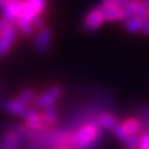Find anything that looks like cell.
I'll return each instance as SVG.
<instances>
[{
    "label": "cell",
    "mask_w": 149,
    "mask_h": 149,
    "mask_svg": "<svg viewBox=\"0 0 149 149\" xmlns=\"http://www.w3.org/2000/svg\"><path fill=\"white\" fill-rule=\"evenodd\" d=\"M97 120H98V124L101 125V128L108 129L112 133H113V130L119 125L118 120L116 119L114 116H112L111 113H102Z\"/></svg>",
    "instance_id": "obj_12"
},
{
    "label": "cell",
    "mask_w": 149,
    "mask_h": 149,
    "mask_svg": "<svg viewBox=\"0 0 149 149\" xmlns=\"http://www.w3.org/2000/svg\"><path fill=\"white\" fill-rule=\"evenodd\" d=\"M19 34V29L15 24H11L8 27V30L0 36V58H4L10 52L13 45L15 44V40Z\"/></svg>",
    "instance_id": "obj_3"
},
{
    "label": "cell",
    "mask_w": 149,
    "mask_h": 149,
    "mask_svg": "<svg viewBox=\"0 0 149 149\" xmlns=\"http://www.w3.org/2000/svg\"><path fill=\"white\" fill-rule=\"evenodd\" d=\"M51 42V31L49 29H42L39 30L35 39V49L37 52H46Z\"/></svg>",
    "instance_id": "obj_8"
},
{
    "label": "cell",
    "mask_w": 149,
    "mask_h": 149,
    "mask_svg": "<svg viewBox=\"0 0 149 149\" xmlns=\"http://www.w3.org/2000/svg\"><path fill=\"white\" fill-rule=\"evenodd\" d=\"M136 16L142 21V32L149 35V8L141 0H136Z\"/></svg>",
    "instance_id": "obj_6"
},
{
    "label": "cell",
    "mask_w": 149,
    "mask_h": 149,
    "mask_svg": "<svg viewBox=\"0 0 149 149\" xmlns=\"http://www.w3.org/2000/svg\"><path fill=\"white\" fill-rule=\"evenodd\" d=\"M124 143L127 146V149H138L139 143H141V137L138 134H132V136H128Z\"/></svg>",
    "instance_id": "obj_20"
},
{
    "label": "cell",
    "mask_w": 149,
    "mask_h": 149,
    "mask_svg": "<svg viewBox=\"0 0 149 149\" xmlns=\"http://www.w3.org/2000/svg\"><path fill=\"white\" fill-rule=\"evenodd\" d=\"M104 21L106 20H104L103 13H102L101 8L98 6V8L92 9L86 15L85 20H83V27H85V30H87V31H95L98 29Z\"/></svg>",
    "instance_id": "obj_5"
},
{
    "label": "cell",
    "mask_w": 149,
    "mask_h": 149,
    "mask_svg": "<svg viewBox=\"0 0 149 149\" xmlns=\"http://www.w3.org/2000/svg\"><path fill=\"white\" fill-rule=\"evenodd\" d=\"M15 25H16V27L19 29V31H20L21 34L26 35V36H30V35L34 34V30H35L34 24H32L30 20L25 19V17L19 16V19H17L16 22H15Z\"/></svg>",
    "instance_id": "obj_13"
},
{
    "label": "cell",
    "mask_w": 149,
    "mask_h": 149,
    "mask_svg": "<svg viewBox=\"0 0 149 149\" xmlns=\"http://www.w3.org/2000/svg\"><path fill=\"white\" fill-rule=\"evenodd\" d=\"M30 1H32L35 4V5L37 6V9L41 11H44L45 9H46V0H30Z\"/></svg>",
    "instance_id": "obj_24"
},
{
    "label": "cell",
    "mask_w": 149,
    "mask_h": 149,
    "mask_svg": "<svg viewBox=\"0 0 149 149\" xmlns=\"http://www.w3.org/2000/svg\"><path fill=\"white\" fill-rule=\"evenodd\" d=\"M101 10L103 13L104 20L108 21H117V20H123V11L122 8L114 6V5H108V4H101Z\"/></svg>",
    "instance_id": "obj_9"
},
{
    "label": "cell",
    "mask_w": 149,
    "mask_h": 149,
    "mask_svg": "<svg viewBox=\"0 0 149 149\" xmlns=\"http://www.w3.org/2000/svg\"><path fill=\"white\" fill-rule=\"evenodd\" d=\"M138 120L141 123V130L149 132V106H146L142 108Z\"/></svg>",
    "instance_id": "obj_19"
},
{
    "label": "cell",
    "mask_w": 149,
    "mask_h": 149,
    "mask_svg": "<svg viewBox=\"0 0 149 149\" xmlns=\"http://www.w3.org/2000/svg\"><path fill=\"white\" fill-rule=\"evenodd\" d=\"M16 100L26 107L27 104L30 103V102H34V100H35V93H34V91H32V90H25V91L20 92L16 96Z\"/></svg>",
    "instance_id": "obj_18"
},
{
    "label": "cell",
    "mask_w": 149,
    "mask_h": 149,
    "mask_svg": "<svg viewBox=\"0 0 149 149\" xmlns=\"http://www.w3.org/2000/svg\"><path fill=\"white\" fill-rule=\"evenodd\" d=\"M122 125H123L124 130L129 134V136H132V134H138V132L141 130V123H139V120L136 119V118L127 119Z\"/></svg>",
    "instance_id": "obj_16"
},
{
    "label": "cell",
    "mask_w": 149,
    "mask_h": 149,
    "mask_svg": "<svg viewBox=\"0 0 149 149\" xmlns=\"http://www.w3.org/2000/svg\"><path fill=\"white\" fill-rule=\"evenodd\" d=\"M0 91H1V82H0Z\"/></svg>",
    "instance_id": "obj_26"
},
{
    "label": "cell",
    "mask_w": 149,
    "mask_h": 149,
    "mask_svg": "<svg viewBox=\"0 0 149 149\" xmlns=\"http://www.w3.org/2000/svg\"><path fill=\"white\" fill-rule=\"evenodd\" d=\"M123 11V21L136 16V0H129L122 6Z\"/></svg>",
    "instance_id": "obj_17"
},
{
    "label": "cell",
    "mask_w": 149,
    "mask_h": 149,
    "mask_svg": "<svg viewBox=\"0 0 149 149\" xmlns=\"http://www.w3.org/2000/svg\"><path fill=\"white\" fill-rule=\"evenodd\" d=\"M65 149H66V148H65Z\"/></svg>",
    "instance_id": "obj_29"
},
{
    "label": "cell",
    "mask_w": 149,
    "mask_h": 149,
    "mask_svg": "<svg viewBox=\"0 0 149 149\" xmlns=\"http://www.w3.org/2000/svg\"><path fill=\"white\" fill-rule=\"evenodd\" d=\"M62 87L60 86H55V87H51L50 90L45 91L44 93H41L40 96L35 97L34 100V104L37 108H46L49 106H52L55 103L56 100H58L60 97L62 96Z\"/></svg>",
    "instance_id": "obj_2"
},
{
    "label": "cell",
    "mask_w": 149,
    "mask_h": 149,
    "mask_svg": "<svg viewBox=\"0 0 149 149\" xmlns=\"http://www.w3.org/2000/svg\"><path fill=\"white\" fill-rule=\"evenodd\" d=\"M10 25H11L10 22H9L8 20H5L4 17L0 19V36H1V35L4 34V32H5V31L8 30V27L10 26Z\"/></svg>",
    "instance_id": "obj_23"
},
{
    "label": "cell",
    "mask_w": 149,
    "mask_h": 149,
    "mask_svg": "<svg viewBox=\"0 0 149 149\" xmlns=\"http://www.w3.org/2000/svg\"><path fill=\"white\" fill-rule=\"evenodd\" d=\"M20 16L27 19L31 22H34L35 19L40 16V10L30 0H22V10H21Z\"/></svg>",
    "instance_id": "obj_11"
},
{
    "label": "cell",
    "mask_w": 149,
    "mask_h": 149,
    "mask_svg": "<svg viewBox=\"0 0 149 149\" xmlns=\"http://www.w3.org/2000/svg\"><path fill=\"white\" fill-rule=\"evenodd\" d=\"M139 148L142 149H149V132L143 134L141 137V143H139Z\"/></svg>",
    "instance_id": "obj_21"
},
{
    "label": "cell",
    "mask_w": 149,
    "mask_h": 149,
    "mask_svg": "<svg viewBox=\"0 0 149 149\" xmlns=\"http://www.w3.org/2000/svg\"><path fill=\"white\" fill-rule=\"evenodd\" d=\"M26 107L20 103L16 98L15 100H9V98H1L0 100V109L6 112L13 116H21L22 112L25 111Z\"/></svg>",
    "instance_id": "obj_7"
},
{
    "label": "cell",
    "mask_w": 149,
    "mask_h": 149,
    "mask_svg": "<svg viewBox=\"0 0 149 149\" xmlns=\"http://www.w3.org/2000/svg\"><path fill=\"white\" fill-rule=\"evenodd\" d=\"M127 1H129V0H103L102 3H103V4H108V5H114V6L122 8Z\"/></svg>",
    "instance_id": "obj_22"
},
{
    "label": "cell",
    "mask_w": 149,
    "mask_h": 149,
    "mask_svg": "<svg viewBox=\"0 0 149 149\" xmlns=\"http://www.w3.org/2000/svg\"><path fill=\"white\" fill-rule=\"evenodd\" d=\"M139 149H142V148H139Z\"/></svg>",
    "instance_id": "obj_27"
},
{
    "label": "cell",
    "mask_w": 149,
    "mask_h": 149,
    "mask_svg": "<svg viewBox=\"0 0 149 149\" xmlns=\"http://www.w3.org/2000/svg\"><path fill=\"white\" fill-rule=\"evenodd\" d=\"M42 118L47 125L50 127L51 124H54L57 119V111H56V107L52 104V106H49L44 108V112H42Z\"/></svg>",
    "instance_id": "obj_15"
},
{
    "label": "cell",
    "mask_w": 149,
    "mask_h": 149,
    "mask_svg": "<svg viewBox=\"0 0 149 149\" xmlns=\"http://www.w3.org/2000/svg\"><path fill=\"white\" fill-rule=\"evenodd\" d=\"M9 1H10V0H0V8H3V6L5 5V4H8Z\"/></svg>",
    "instance_id": "obj_25"
},
{
    "label": "cell",
    "mask_w": 149,
    "mask_h": 149,
    "mask_svg": "<svg viewBox=\"0 0 149 149\" xmlns=\"http://www.w3.org/2000/svg\"><path fill=\"white\" fill-rule=\"evenodd\" d=\"M148 8H149V5H148Z\"/></svg>",
    "instance_id": "obj_28"
},
{
    "label": "cell",
    "mask_w": 149,
    "mask_h": 149,
    "mask_svg": "<svg viewBox=\"0 0 149 149\" xmlns=\"http://www.w3.org/2000/svg\"><path fill=\"white\" fill-rule=\"evenodd\" d=\"M0 9L5 20H8L10 24H15L22 10V0H10Z\"/></svg>",
    "instance_id": "obj_4"
},
{
    "label": "cell",
    "mask_w": 149,
    "mask_h": 149,
    "mask_svg": "<svg viewBox=\"0 0 149 149\" xmlns=\"http://www.w3.org/2000/svg\"><path fill=\"white\" fill-rule=\"evenodd\" d=\"M124 22H125V29L130 34H139V32H142V21L139 17L133 16L128 19V20H125Z\"/></svg>",
    "instance_id": "obj_14"
},
{
    "label": "cell",
    "mask_w": 149,
    "mask_h": 149,
    "mask_svg": "<svg viewBox=\"0 0 149 149\" xmlns=\"http://www.w3.org/2000/svg\"><path fill=\"white\" fill-rule=\"evenodd\" d=\"M4 149H19L20 148V132L15 129H10L3 137Z\"/></svg>",
    "instance_id": "obj_10"
},
{
    "label": "cell",
    "mask_w": 149,
    "mask_h": 149,
    "mask_svg": "<svg viewBox=\"0 0 149 149\" xmlns=\"http://www.w3.org/2000/svg\"><path fill=\"white\" fill-rule=\"evenodd\" d=\"M101 137V125L98 120L90 122L78 128L71 136L73 149H93L97 147Z\"/></svg>",
    "instance_id": "obj_1"
}]
</instances>
